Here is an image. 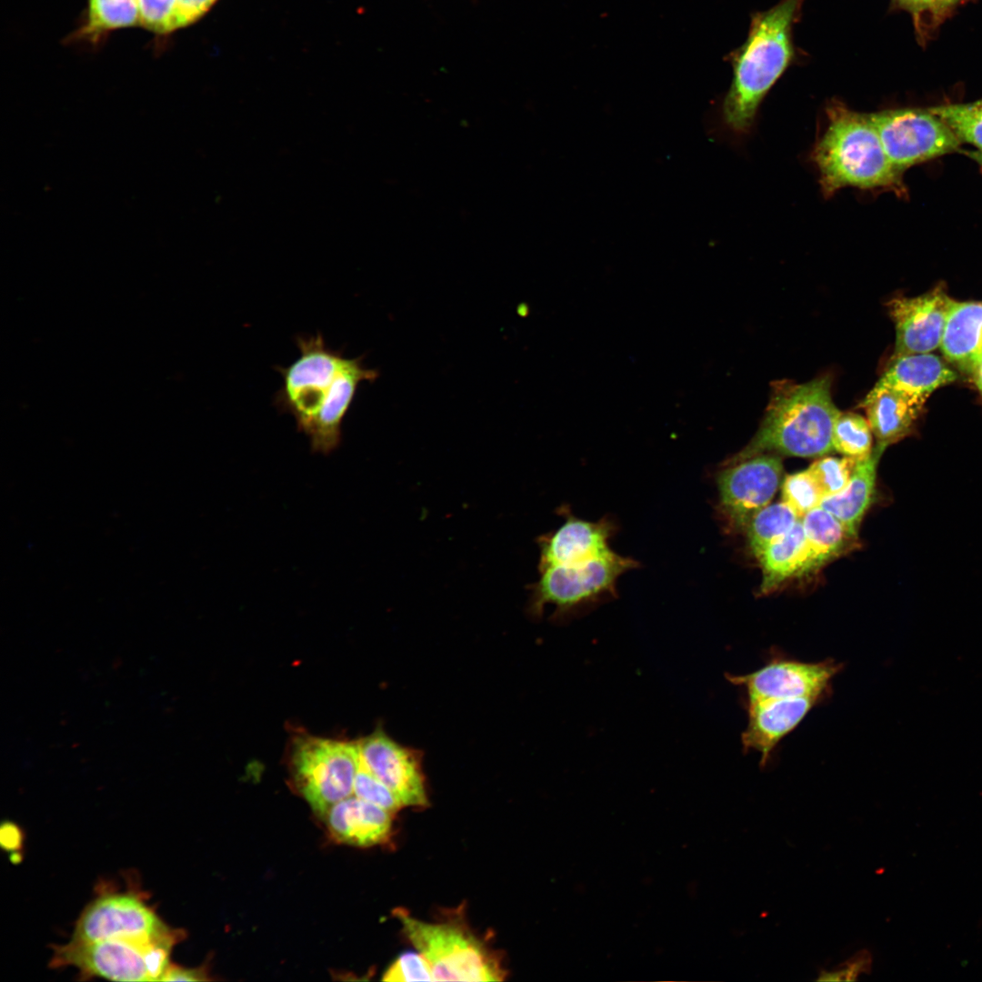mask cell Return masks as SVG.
Masks as SVG:
<instances>
[{
	"label": "cell",
	"instance_id": "1f68e13d",
	"mask_svg": "<svg viewBox=\"0 0 982 982\" xmlns=\"http://www.w3.org/2000/svg\"><path fill=\"white\" fill-rule=\"evenodd\" d=\"M353 795L391 814L396 813L404 807L395 793L375 777L361 761L355 777Z\"/></svg>",
	"mask_w": 982,
	"mask_h": 982
},
{
	"label": "cell",
	"instance_id": "e575fe53",
	"mask_svg": "<svg viewBox=\"0 0 982 982\" xmlns=\"http://www.w3.org/2000/svg\"><path fill=\"white\" fill-rule=\"evenodd\" d=\"M219 0H176V31L201 20Z\"/></svg>",
	"mask_w": 982,
	"mask_h": 982
},
{
	"label": "cell",
	"instance_id": "3957f363",
	"mask_svg": "<svg viewBox=\"0 0 982 982\" xmlns=\"http://www.w3.org/2000/svg\"><path fill=\"white\" fill-rule=\"evenodd\" d=\"M831 396V378L772 386L763 420L753 438L729 460L763 454L820 457L832 451V428L839 413Z\"/></svg>",
	"mask_w": 982,
	"mask_h": 982
},
{
	"label": "cell",
	"instance_id": "f1b7e54d",
	"mask_svg": "<svg viewBox=\"0 0 982 982\" xmlns=\"http://www.w3.org/2000/svg\"><path fill=\"white\" fill-rule=\"evenodd\" d=\"M824 495L809 470L787 475L782 484V501L802 518L818 507Z\"/></svg>",
	"mask_w": 982,
	"mask_h": 982
},
{
	"label": "cell",
	"instance_id": "8992f818",
	"mask_svg": "<svg viewBox=\"0 0 982 982\" xmlns=\"http://www.w3.org/2000/svg\"><path fill=\"white\" fill-rule=\"evenodd\" d=\"M402 930L428 962L433 981H501V960L466 924L426 922L402 908L394 911Z\"/></svg>",
	"mask_w": 982,
	"mask_h": 982
},
{
	"label": "cell",
	"instance_id": "603a6c76",
	"mask_svg": "<svg viewBox=\"0 0 982 982\" xmlns=\"http://www.w3.org/2000/svg\"><path fill=\"white\" fill-rule=\"evenodd\" d=\"M137 26V0H86L77 26L63 39V43L97 48L114 31Z\"/></svg>",
	"mask_w": 982,
	"mask_h": 982
},
{
	"label": "cell",
	"instance_id": "5b68a950",
	"mask_svg": "<svg viewBox=\"0 0 982 982\" xmlns=\"http://www.w3.org/2000/svg\"><path fill=\"white\" fill-rule=\"evenodd\" d=\"M638 566L636 559L612 550L584 561L538 567L540 576L530 586L527 611L540 618L545 606L552 604L556 609L550 618L566 622L616 597L619 577Z\"/></svg>",
	"mask_w": 982,
	"mask_h": 982
},
{
	"label": "cell",
	"instance_id": "ac0fdd59",
	"mask_svg": "<svg viewBox=\"0 0 982 982\" xmlns=\"http://www.w3.org/2000/svg\"><path fill=\"white\" fill-rule=\"evenodd\" d=\"M392 815L354 795L333 805L324 817L338 842L371 847L386 842L392 829Z\"/></svg>",
	"mask_w": 982,
	"mask_h": 982
},
{
	"label": "cell",
	"instance_id": "cb8c5ba5",
	"mask_svg": "<svg viewBox=\"0 0 982 982\" xmlns=\"http://www.w3.org/2000/svg\"><path fill=\"white\" fill-rule=\"evenodd\" d=\"M762 568L759 591L767 595L785 581L802 576L807 546L801 518L785 536L767 546L757 557Z\"/></svg>",
	"mask_w": 982,
	"mask_h": 982
},
{
	"label": "cell",
	"instance_id": "d590c367",
	"mask_svg": "<svg viewBox=\"0 0 982 982\" xmlns=\"http://www.w3.org/2000/svg\"><path fill=\"white\" fill-rule=\"evenodd\" d=\"M210 980L205 967L189 968L171 964L160 981H207Z\"/></svg>",
	"mask_w": 982,
	"mask_h": 982
},
{
	"label": "cell",
	"instance_id": "484cf974",
	"mask_svg": "<svg viewBox=\"0 0 982 982\" xmlns=\"http://www.w3.org/2000/svg\"><path fill=\"white\" fill-rule=\"evenodd\" d=\"M799 519L783 501L769 504L755 514L745 529L750 549L756 557L790 532Z\"/></svg>",
	"mask_w": 982,
	"mask_h": 982
},
{
	"label": "cell",
	"instance_id": "4316f807",
	"mask_svg": "<svg viewBox=\"0 0 982 982\" xmlns=\"http://www.w3.org/2000/svg\"><path fill=\"white\" fill-rule=\"evenodd\" d=\"M873 433L868 421L854 412H841L832 428V446L845 456L862 459L873 451Z\"/></svg>",
	"mask_w": 982,
	"mask_h": 982
},
{
	"label": "cell",
	"instance_id": "d6a6232c",
	"mask_svg": "<svg viewBox=\"0 0 982 982\" xmlns=\"http://www.w3.org/2000/svg\"><path fill=\"white\" fill-rule=\"evenodd\" d=\"M383 980L392 982L433 981L430 966L421 953L399 956L384 973Z\"/></svg>",
	"mask_w": 982,
	"mask_h": 982
},
{
	"label": "cell",
	"instance_id": "4fadbf2b",
	"mask_svg": "<svg viewBox=\"0 0 982 982\" xmlns=\"http://www.w3.org/2000/svg\"><path fill=\"white\" fill-rule=\"evenodd\" d=\"M361 763L388 787L404 807L428 806L421 757L381 729L357 742Z\"/></svg>",
	"mask_w": 982,
	"mask_h": 982
},
{
	"label": "cell",
	"instance_id": "f35d334b",
	"mask_svg": "<svg viewBox=\"0 0 982 982\" xmlns=\"http://www.w3.org/2000/svg\"><path fill=\"white\" fill-rule=\"evenodd\" d=\"M962 152L965 153L971 159L976 161L982 167V151H979V150H974V151L963 150Z\"/></svg>",
	"mask_w": 982,
	"mask_h": 982
},
{
	"label": "cell",
	"instance_id": "8d00e7d4",
	"mask_svg": "<svg viewBox=\"0 0 982 982\" xmlns=\"http://www.w3.org/2000/svg\"><path fill=\"white\" fill-rule=\"evenodd\" d=\"M903 7L907 8L913 13H920L926 9H932V5L929 0H896Z\"/></svg>",
	"mask_w": 982,
	"mask_h": 982
},
{
	"label": "cell",
	"instance_id": "f546056e",
	"mask_svg": "<svg viewBox=\"0 0 982 982\" xmlns=\"http://www.w3.org/2000/svg\"><path fill=\"white\" fill-rule=\"evenodd\" d=\"M137 5L139 27L151 33L160 47L176 32V0H137Z\"/></svg>",
	"mask_w": 982,
	"mask_h": 982
},
{
	"label": "cell",
	"instance_id": "e0dca14e",
	"mask_svg": "<svg viewBox=\"0 0 982 982\" xmlns=\"http://www.w3.org/2000/svg\"><path fill=\"white\" fill-rule=\"evenodd\" d=\"M376 369L367 368L363 357H344L316 417L306 436L314 452L328 454L340 444L342 423L355 399L361 382H374Z\"/></svg>",
	"mask_w": 982,
	"mask_h": 982
},
{
	"label": "cell",
	"instance_id": "5bb4252c",
	"mask_svg": "<svg viewBox=\"0 0 982 982\" xmlns=\"http://www.w3.org/2000/svg\"><path fill=\"white\" fill-rule=\"evenodd\" d=\"M951 298L941 286L916 297H895L887 304L896 329L893 357L930 353L940 346Z\"/></svg>",
	"mask_w": 982,
	"mask_h": 982
},
{
	"label": "cell",
	"instance_id": "277c9868",
	"mask_svg": "<svg viewBox=\"0 0 982 982\" xmlns=\"http://www.w3.org/2000/svg\"><path fill=\"white\" fill-rule=\"evenodd\" d=\"M185 937L181 929L161 936L122 937L91 942L70 940L53 946L50 966L73 967L85 979L160 981L170 965L174 947Z\"/></svg>",
	"mask_w": 982,
	"mask_h": 982
},
{
	"label": "cell",
	"instance_id": "ab89813d",
	"mask_svg": "<svg viewBox=\"0 0 982 982\" xmlns=\"http://www.w3.org/2000/svg\"><path fill=\"white\" fill-rule=\"evenodd\" d=\"M929 1L931 3L932 8L937 9V8H940V7H946L947 5H950L951 4L956 2L957 0H929Z\"/></svg>",
	"mask_w": 982,
	"mask_h": 982
},
{
	"label": "cell",
	"instance_id": "836d02e7",
	"mask_svg": "<svg viewBox=\"0 0 982 982\" xmlns=\"http://www.w3.org/2000/svg\"><path fill=\"white\" fill-rule=\"evenodd\" d=\"M872 956L867 950H861L847 961L841 963L833 971L822 970L818 981H853L862 973H869Z\"/></svg>",
	"mask_w": 982,
	"mask_h": 982
},
{
	"label": "cell",
	"instance_id": "8fae6325",
	"mask_svg": "<svg viewBox=\"0 0 982 982\" xmlns=\"http://www.w3.org/2000/svg\"><path fill=\"white\" fill-rule=\"evenodd\" d=\"M843 668L833 659L803 662L774 655L759 669L726 679L745 691L746 701L829 696L831 681Z\"/></svg>",
	"mask_w": 982,
	"mask_h": 982
},
{
	"label": "cell",
	"instance_id": "ffe728a7",
	"mask_svg": "<svg viewBox=\"0 0 982 982\" xmlns=\"http://www.w3.org/2000/svg\"><path fill=\"white\" fill-rule=\"evenodd\" d=\"M939 346L948 362L972 374L982 355V301L951 300Z\"/></svg>",
	"mask_w": 982,
	"mask_h": 982
},
{
	"label": "cell",
	"instance_id": "9a60e30c",
	"mask_svg": "<svg viewBox=\"0 0 982 982\" xmlns=\"http://www.w3.org/2000/svg\"><path fill=\"white\" fill-rule=\"evenodd\" d=\"M560 513L564 523L537 539L538 567L584 561L613 550L609 541L617 526L610 517L587 521L573 515L566 506L560 507Z\"/></svg>",
	"mask_w": 982,
	"mask_h": 982
},
{
	"label": "cell",
	"instance_id": "d4e9b609",
	"mask_svg": "<svg viewBox=\"0 0 982 982\" xmlns=\"http://www.w3.org/2000/svg\"><path fill=\"white\" fill-rule=\"evenodd\" d=\"M807 559L802 576L815 572L851 546V537L843 525L829 512L818 506L802 518Z\"/></svg>",
	"mask_w": 982,
	"mask_h": 982
},
{
	"label": "cell",
	"instance_id": "ba28073f",
	"mask_svg": "<svg viewBox=\"0 0 982 982\" xmlns=\"http://www.w3.org/2000/svg\"><path fill=\"white\" fill-rule=\"evenodd\" d=\"M299 356L288 366H276L283 385L275 406L295 418L298 431L307 434L345 357L343 350L330 348L321 333L296 336Z\"/></svg>",
	"mask_w": 982,
	"mask_h": 982
},
{
	"label": "cell",
	"instance_id": "7c38bea8",
	"mask_svg": "<svg viewBox=\"0 0 982 982\" xmlns=\"http://www.w3.org/2000/svg\"><path fill=\"white\" fill-rule=\"evenodd\" d=\"M166 925L138 894L131 891L99 895L83 910L71 940L91 942L122 937L161 936Z\"/></svg>",
	"mask_w": 982,
	"mask_h": 982
},
{
	"label": "cell",
	"instance_id": "44dd1931",
	"mask_svg": "<svg viewBox=\"0 0 982 982\" xmlns=\"http://www.w3.org/2000/svg\"><path fill=\"white\" fill-rule=\"evenodd\" d=\"M956 379L957 374L940 357L920 353L892 357L875 386L896 389L927 401L936 389Z\"/></svg>",
	"mask_w": 982,
	"mask_h": 982
},
{
	"label": "cell",
	"instance_id": "83f0119b",
	"mask_svg": "<svg viewBox=\"0 0 982 982\" xmlns=\"http://www.w3.org/2000/svg\"><path fill=\"white\" fill-rule=\"evenodd\" d=\"M928 109L951 128L961 143H968L982 151V99Z\"/></svg>",
	"mask_w": 982,
	"mask_h": 982
},
{
	"label": "cell",
	"instance_id": "d6986e66",
	"mask_svg": "<svg viewBox=\"0 0 982 982\" xmlns=\"http://www.w3.org/2000/svg\"><path fill=\"white\" fill-rule=\"evenodd\" d=\"M926 401L907 393L888 388L874 387L863 399L867 419L877 445L887 448L914 430Z\"/></svg>",
	"mask_w": 982,
	"mask_h": 982
},
{
	"label": "cell",
	"instance_id": "6da1fadb",
	"mask_svg": "<svg viewBox=\"0 0 982 982\" xmlns=\"http://www.w3.org/2000/svg\"><path fill=\"white\" fill-rule=\"evenodd\" d=\"M826 117V128L810 155L823 195L831 197L847 186L903 195V172L886 154L869 114L835 99L827 105Z\"/></svg>",
	"mask_w": 982,
	"mask_h": 982
},
{
	"label": "cell",
	"instance_id": "4dcf8cb0",
	"mask_svg": "<svg viewBox=\"0 0 982 982\" xmlns=\"http://www.w3.org/2000/svg\"><path fill=\"white\" fill-rule=\"evenodd\" d=\"M859 459L843 456H826L817 459L807 468L817 482L824 497L842 491L852 476Z\"/></svg>",
	"mask_w": 982,
	"mask_h": 982
},
{
	"label": "cell",
	"instance_id": "74e56055",
	"mask_svg": "<svg viewBox=\"0 0 982 982\" xmlns=\"http://www.w3.org/2000/svg\"><path fill=\"white\" fill-rule=\"evenodd\" d=\"M972 374L974 376L975 383L982 395V355L978 358Z\"/></svg>",
	"mask_w": 982,
	"mask_h": 982
},
{
	"label": "cell",
	"instance_id": "7a4b0ae2",
	"mask_svg": "<svg viewBox=\"0 0 982 982\" xmlns=\"http://www.w3.org/2000/svg\"><path fill=\"white\" fill-rule=\"evenodd\" d=\"M804 0H781L752 16L745 43L732 58L733 79L722 107L725 125L747 134L763 99L794 57L792 28Z\"/></svg>",
	"mask_w": 982,
	"mask_h": 982
},
{
	"label": "cell",
	"instance_id": "9c48e42d",
	"mask_svg": "<svg viewBox=\"0 0 982 982\" xmlns=\"http://www.w3.org/2000/svg\"><path fill=\"white\" fill-rule=\"evenodd\" d=\"M886 154L899 171L959 151L960 140L929 109L897 108L869 114Z\"/></svg>",
	"mask_w": 982,
	"mask_h": 982
},
{
	"label": "cell",
	"instance_id": "30bf717a",
	"mask_svg": "<svg viewBox=\"0 0 982 982\" xmlns=\"http://www.w3.org/2000/svg\"><path fill=\"white\" fill-rule=\"evenodd\" d=\"M783 464L777 455L726 460L716 475L718 506L728 522L738 528L769 505L780 484Z\"/></svg>",
	"mask_w": 982,
	"mask_h": 982
},
{
	"label": "cell",
	"instance_id": "2e32d148",
	"mask_svg": "<svg viewBox=\"0 0 982 982\" xmlns=\"http://www.w3.org/2000/svg\"><path fill=\"white\" fill-rule=\"evenodd\" d=\"M824 699L817 696L746 701L747 725L741 735L744 751H757L765 767L778 743Z\"/></svg>",
	"mask_w": 982,
	"mask_h": 982
},
{
	"label": "cell",
	"instance_id": "7402d4cb",
	"mask_svg": "<svg viewBox=\"0 0 982 982\" xmlns=\"http://www.w3.org/2000/svg\"><path fill=\"white\" fill-rule=\"evenodd\" d=\"M884 451L885 448L874 446L868 456L857 461L846 487L837 494L825 496L819 506L832 514L855 539L864 515L873 501L877 467Z\"/></svg>",
	"mask_w": 982,
	"mask_h": 982
},
{
	"label": "cell",
	"instance_id": "52a82bcc",
	"mask_svg": "<svg viewBox=\"0 0 982 982\" xmlns=\"http://www.w3.org/2000/svg\"><path fill=\"white\" fill-rule=\"evenodd\" d=\"M359 762L357 742L303 736L295 741L291 752L296 787L321 816L353 795Z\"/></svg>",
	"mask_w": 982,
	"mask_h": 982
}]
</instances>
